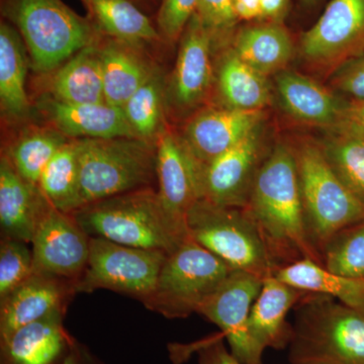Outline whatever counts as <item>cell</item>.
<instances>
[{"instance_id": "ac0fdd59", "label": "cell", "mask_w": 364, "mask_h": 364, "mask_svg": "<svg viewBox=\"0 0 364 364\" xmlns=\"http://www.w3.org/2000/svg\"><path fill=\"white\" fill-rule=\"evenodd\" d=\"M52 207L39 186L25 181L4 155L0 159L1 237L32 243L41 221Z\"/></svg>"}, {"instance_id": "5bb4252c", "label": "cell", "mask_w": 364, "mask_h": 364, "mask_svg": "<svg viewBox=\"0 0 364 364\" xmlns=\"http://www.w3.org/2000/svg\"><path fill=\"white\" fill-rule=\"evenodd\" d=\"M214 48L212 36L196 14L181 36L176 68L166 87L167 105L184 112L202 104L214 81Z\"/></svg>"}, {"instance_id": "d590c367", "label": "cell", "mask_w": 364, "mask_h": 364, "mask_svg": "<svg viewBox=\"0 0 364 364\" xmlns=\"http://www.w3.org/2000/svg\"><path fill=\"white\" fill-rule=\"evenodd\" d=\"M196 16L212 36L215 47L229 43L238 23L234 14L233 0H200Z\"/></svg>"}, {"instance_id": "f546056e", "label": "cell", "mask_w": 364, "mask_h": 364, "mask_svg": "<svg viewBox=\"0 0 364 364\" xmlns=\"http://www.w3.org/2000/svg\"><path fill=\"white\" fill-rule=\"evenodd\" d=\"M166 107V85L157 67L122 109L136 138L156 145L158 139L167 130Z\"/></svg>"}, {"instance_id": "277c9868", "label": "cell", "mask_w": 364, "mask_h": 364, "mask_svg": "<svg viewBox=\"0 0 364 364\" xmlns=\"http://www.w3.org/2000/svg\"><path fill=\"white\" fill-rule=\"evenodd\" d=\"M77 140L80 208L157 182L155 144L127 136Z\"/></svg>"}, {"instance_id": "7c38bea8", "label": "cell", "mask_w": 364, "mask_h": 364, "mask_svg": "<svg viewBox=\"0 0 364 364\" xmlns=\"http://www.w3.org/2000/svg\"><path fill=\"white\" fill-rule=\"evenodd\" d=\"M364 50V0H332L303 33V56L318 65L344 63Z\"/></svg>"}, {"instance_id": "f6af8a7d", "label": "cell", "mask_w": 364, "mask_h": 364, "mask_svg": "<svg viewBox=\"0 0 364 364\" xmlns=\"http://www.w3.org/2000/svg\"><path fill=\"white\" fill-rule=\"evenodd\" d=\"M86 1V4H88V1H90V0H85Z\"/></svg>"}, {"instance_id": "d6986e66", "label": "cell", "mask_w": 364, "mask_h": 364, "mask_svg": "<svg viewBox=\"0 0 364 364\" xmlns=\"http://www.w3.org/2000/svg\"><path fill=\"white\" fill-rule=\"evenodd\" d=\"M275 83L282 107L301 123L332 129L349 119L351 105L313 79L282 70Z\"/></svg>"}, {"instance_id": "4dcf8cb0", "label": "cell", "mask_w": 364, "mask_h": 364, "mask_svg": "<svg viewBox=\"0 0 364 364\" xmlns=\"http://www.w3.org/2000/svg\"><path fill=\"white\" fill-rule=\"evenodd\" d=\"M39 188L60 212L73 214L80 208L77 139H71L52 158L41 176Z\"/></svg>"}, {"instance_id": "8d00e7d4", "label": "cell", "mask_w": 364, "mask_h": 364, "mask_svg": "<svg viewBox=\"0 0 364 364\" xmlns=\"http://www.w3.org/2000/svg\"><path fill=\"white\" fill-rule=\"evenodd\" d=\"M200 0H161L157 16L158 32L168 42L181 38L193 16L198 11Z\"/></svg>"}, {"instance_id": "d6a6232c", "label": "cell", "mask_w": 364, "mask_h": 364, "mask_svg": "<svg viewBox=\"0 0 364 364\" xmlns=\"http://www.w3.org/2000/svg\"><path fill=\"white\" fill-rule=\"evenodd\" d=\"M70 140L56 129L37 128L16 139L2 155L25 181L39 186L47 165Z\"/></svg>"}, {"instance_id": "8fae6325", "label": "cell", "mask_w": 364, "mask_h": 364, "mask_svg": "<svg viewBox=\"0 0 364 364\" xmlns=\"http://www.w3.org/2000/svg\"><path fill=\"white\" fill-rule=\"evenodd\" d=\"M90 240L73 215L50 207L31 243L33 272L76 284L87 267Z\"/></svg>"}, {"instance_id": "e575fe53", "label": "cell", "mask_w": 364, "mask_h": 364, "mask_svg": "<svg viewBox=\"0 0 364 364\" xmlns=\"http://www.w3.org/2000/svg\"><path fill=\"white\" fill-rule=\"evenodd\" d=\"M33 273V250L26 242L1 237L0 242V301L13 293Z\"/></svg>"}, {"instance_id": "603a6c76", "label": "cell", "mask_w": 364, "mask_h": 364, "mask_svg": "<svg viewBox=\"0 0 364 364\" xmlns=\"http://www.w3.org/2000/svg\"><path fill=\"white\" fill-rule=\"evenodd\" d=\"M105 102L123 109L126 102L152 75L157 66L141 50V45L117 39L100 43Z\"/></svg>"}, {"instance_id": "83f0119b", "label": "cell", "mask_w": 364, "mask_h": 364, "mask_svg": "<svg viewBox=\"0 0 364 364\" xmlns=\"http://www.w3.org/2000/svg\"><path fill=\"white\" fill-rule=\"evenodd\" d=\"M218 86L225 107L231 109L263 112L272 102L267 76L242 61L233 49L228 50L221 60Z\"/></svg>"}, {"instance_id": "f1b7e54d", "label": "cell", "mask_w": 364, "mask_h": 364, "mask_svg": "<svg viewBox=\"0 0 364 364\" xmlns=\"http://www.w3.org/2000/svg\"><path fill=\"white\" fill-rule=\"evenodd\" d=\"M321 150L342 183L364 205V130L347 119L331 129Z\"/></svg>"}, {"instance_id": "836d02e7", "label": "cell", "mask_w": 364, "mask_h": 364, "mask_svg": "<svg viewBox=\"0 0 364 364\" xmlns=\"http://www.w3.org/2000/svg\"><path fill=\"white\" fill-rule=\"evenodd\" d=\"M322 267L335 274L364 277V222L330 239L323 249Z\"/></svg>"}, {"instance_id": "7402d4cb", "label": "cell", "mask_w": 364, "mask_h": 364, "mask_svg": "<svg viewBox=\"0 0 364 364\" xmlns=\"http://www.w3.org/2000/svg\"><path fill=\"white\" fill-rule=\"evenodd\" d=\"M306 294L308 291L289 286L274 274L263 279L249 316L251 336L261 348H287L293 334V325L287 321V313Z\"/></svg>"}, {"instance_id": "44dd1931", "label": "cell", "mask_w": 364, "mask_h": 364, "mask_svg": "<svg viewBox=\"0 0 364 364\" xmlns=\"http://www.w3.org/2000/svg\"><path fill=\"white\" fill-rule=\"evenodd\" d=\"M39 107L53 128L68 139L136 138L123 109L107 102L68 105L48 97Z\"/></svg>"}, {"instance_id": "1f68e13d", "label": "cell", "mask_w": 364, "mask_h": 364, "mask_svg": "<svg viewBox=\"0 0 364 364\" xmlns=\"http://www.w3.org/2000/svg\"><path fill=\"white\" fill-rule=\"evenodd\" d=\"M87 6L100 30L112 39L135 45L161 39L158 28L130 0H90Z\"/></svg>"}, {"instance_id": "b9f144b4", "label": "cell", "mask_w": 364, "mask_h": 364, "mask_svg": "<svg viewBox=\"0 0 364 364\" xmlns=\"http://www.w3.org/2000/svg\"><path fill=\"white\" fill-rule=\"evenodd\" d=\"M60 364H104L85 346L74 341L63 361Z\"/></svg>"}, {"instance_id": "cb8c5ba5", "label": "cell", "mask_w": 364, "mask_h": 364, "mask_svg": "<svg viewBox=\"0 0 364 364\" xmlns=\"http://www.w3.org/2000/svg\"><path fill=\"white\" fill-rule=\"evenodd\" d=\"M48 90L53 100L68 105L105 102L98 41L52 72Z\"/></svg>"}, {"instance_id": "3957f363", "label": "cell", "mask_w": 364, "mask_h": 364, "mask_svg": "<svg viewBox=\"0 0 364 364\" xmlns=\"http://www.w3.org/2000/svg\"><path fill=\"white\" fill-rule=\"evenodd\" d=\"M291 364H364V313L325 294L308 293L294 306Z\"/></svg>"}, {"instance_id": "7bdbcfd3", "label": "cell", "mask_w": 364, "mask_h": 364, "mask_svg": "<svg viewBox=\"0 0 364 364\" xmlns=\"http://www.w3.org/2000/svg\"><path fill=\"white\" fill-rule=\"evenodd\" d=\"M349 119L364 130V102H358V105H351Z\"/></svg>"}, {"instance_id": "d4e9b609", "label": "cell", "mask_w": 364, "mask_h": 364, "mask_svg": "<svg viewBox=\"0 0 364 364\" xmlns=\"http://www.w3.org/2000/svg\"><path fill=\"white\" fill-rule=\"evenodd\" d=\"M25 42L16 28L0 25V107L7 119L20 121L30 114L26 90L30 57Z\"/></svg>"}, {"instance_id": "ffe728a7", "label": "cell", "mask_w": 364, "mask_h": 364, "mask_svg": "<svg viewBox=\"0 0 364 364\" xmlns=\"http://www.w3.org/2000/svg\"><path fill=\"white\" fill-rule=\"evenodd\" d=\"M66 313H53L0 340V364L61 363L75 339L63 325Z\"/></svg>"}, {"instance_id": "4316f807", "label": "cell", "mask_w": 364, "mask_h": 364, "mask_svg": "<svg viewBox=\"0 0 364 364\" xmlns=\"http://www.w3.org/2000/svg\"><path fill=\"white\" fill-rule=\"evenodd\" d=\"M277 279L308 293L325 294L345 306L364 313V277L335 274L311 259L279 268Z\"/></svg>"}, {"instance_id": "9a60e30c", "label": "cell", "mask_w": 364, "mask_h": 364, "mask_svg": "<svg viewBox=\"0 0 364 364\" xmlns=\"http://www.w3.org/2000/svg\"><path fill=\"white\" fill-rule=\"evenodd\" d=\"M156 151L158 195L167 212L188 226L189 210L203 198L205 165L191 154L181 136L168 129L158 139Z\"/></svg>"}, {"instance_id": "ba28073f", "label": "cell", "mask_w": 364, "mask_h": 364, "mask_svg": "<svg viewBox=\"0 0 364 364\" xmlns=\"http://www.w3.org/2000/svg\"><path fill=\"white\" fill-rule=\"evenodd\" d=\"M231 272L226 263L189 238L167 254L154 291L144 306L167 318L198 314Z\"/></svg>"}, {"instance_id": "7a4b0ae2", "label": "cell", "mask_w": 364, "mask_h": 364, "mask_svg": "<svg viewBox=\"0 0 364 364\" xmlns=\"http://www.w3.org/2000/svg\"><path fill=\"white\" fill-rule=\"evenodd\" d=\"M72 215L90 237L130 247L169 254L191 238L188 226L167 212L154 188L98 200Z\"/></svg>"}, {"instance_id": "30bf717a", "label": "cell", "mask_w": 364, "mask_h": 364, "mask_svg": "<svg viewBox=\"0 0 364 364\" xmlns=\"http://www.w3.org/2000/svg\"><path fill=\"white\" fill-rule=\"evenodd\" d=\"M263 279L252 273L232 270L198 311L220 328L230 351L243 364H262L265 350L251 336L249 316Z\"/></svg>"}, {"instance_id": "6da1fadb", "label": "cell", "mask_w": 364, "mask_h": 364, "mask_svg": "<svg viewBox=\"0 0 364 364\" xmlns=\"http://www.w3.org/2000/svg\"><path fill=\"white\" fill-rule=\"evenodd\" d=\"M246 212L279 268L303 259L322 265L306 235L296 155L279 143L256 176Z\"/></svg>"}, {"instance_id": "f35d334b", "label": "cell", "mask_w": 364, "mask_h": 364, "mask_svg": "<svg viewBox=\"0 0 364 364\" xmlns=\"http://www.w3.org/2000/svg\"><path fill=\"white\" fill-rule=\"evenodd\" d=\"M224 335H214L196 344L198 364H243L225 345Z\"/></svg>"}, {"instance_id": "52a82bcc", "label": "cell", "mask_w": 364, "mask_h": 364, "mask_svg": "<svg viewBox=\"0 0 364 364\" xmlns=\"http://www.w3.org/2000/svg\"><path fill=\"white\" fill-rule=\"evenodd\" d=\"M186 223L189 237L232 270L265 279L279 269L245 208L200 198L189 210Z\"/></svg>"}, {"instance_id": "60d3db41", "label": "cell", "mask_w": 364, "mask_h": 364, "mask_svg": "<svg viewBox=\"0 0 364 364\" xmlns=\"http://www.w3.org/2000/svg\"><path fill=\"white\" fill-rule=\"evenodd\" d=\"M233 9L238 21L260 20L261 0H233Z\"/></svg>"}, {"instance_id": "e0dca14e", "label": "cell", "mask_w": 364, "mask_h": 364, "mask_svg": "<svg viewBox=\"0 0 364 364\" xmlns=\"http://www.w3.org/2000/svg\"><path fill=\"white\" fill-rule=\"evenodd\" d=\"M74 294V282L33 272L30 279L0 301V340L53 313H66Z\"/></svg>"}, {"instance_id": "5b68a950", "label": "cell", "mask_w": 364, "mask_h": 364, "mask_svg": "<svg viewBox=\"0 0 364 364\" xmlns=\"http://www.w3.org/2000/svg\"><path fill=\"white\" fill-rule=\"evenodd\" d=\"M4 11L20 32L38 73H52L98 41L91 23L62 0H6Z\"/></svg>"}, {"instance_id": "ee69618b", "label": "cell", "mask_w": 364, "mask_h": 364, "mask_svg": "<svg viewBox=\"0 0 364 364\" xmlns=\"http://www.w3.org/2000/svg\"><path fill=\"white\" fill-rule=\"evenodd\" d=\"M304 2V4L306 6H314V4H317L318 0H301Z\"/></svg>"}, {"instance_id": "2e32d148", "label": "cell", "mask_w": 364, "mask_h": 364, "mask_svg": "<svg viewBox=\"0 0 364 364\" xmlns=\"http://www.w3.org/2000/svg\"><path fill=\"white\" fill-rule=\"evenodd\" d=\"M263 123V112L205 107L191 117L181 136L203 165L221 156Z\"/></svg>"}, {"instance_id": "4fadbf2b", "label": "cell", "mask_w": 364, "mask_h": 364, "mask_svg": "<svg viewBox=\"0 0 364 364\" xmlns=\"http://www.w3.org/2000/svg\"><path fill=\"white\" fill-rule=\"evenodd\" d=\"M262 124L203 167V198L226 207L245 208L256 176L267 159Z\"/></svg>"}, {"instance_id": "484cf974", "label": "cell", "mask_w": 364, "mask_h": 364, "mask_svg": "<svg viewBox=\"0 0 364 364\" xmlns=\"http://www.w3.org/2000/svg\"><path fill=\"white\" fill-rule=\"evenodd\" d=\"M232 49L264 76L284 70L294 53L291 36L277 23L244 26L234 36Z\"/></svg>"}, {"instance_id": "ab89813d", "label": "cell", "mask_w": 364, "mask_h": 364, "mask_svg": "<svg viewBox=\"0 0 364 364\" xmlns=\"http://www.w3.org/2000/svg\"><path fill=\"white\" fill-rule=\"evenodd\" d=\"M289 2V0H261L260 21L280 23L286 16Z\"/></svg>"}, {"instance_id": "9c48e42d", "label": "cell", "mask_w": 364, "mask_h": 364, "mask_svg": "<svg viewBox=\"0 0 364 364\" xmlns=\"http://www.w3.org/2000/svg\"><path fill=\"white\" fill-rule=\"evenodd\" d=\"M167 253L130 247L91 237L87 267L75 284L76 294L109 289L145 304L154 291Z\"/></svg>"}, {"instance_id": "74e56055", "label": "cell", "mask_w": 364, "mask_h": 364, "mask_svg": "<svg viewBox=\"0 0 364 364\" xmlns=\"http://www.w3.org/2000/svg\"><path fill=\"white\" fill-rule=\"evenodd\" d=\"M333 83L342 92L364 102V50L342 64Z\"/></svg>"}, {"instance_id": "8992f818", "label": "cell", "mask_w": 364, "mask_h": 364, "mask_svg": "<svg viewBox=\"0 0 364 364\" xmlns=\"http://www.w3.org/2000/svg\"><path fill=\"white\" fill-rule=\"evenodd\" d=\"M294 155L306 235L322 263L323 249L334 235L364 222V205L335 174L317 144L303 143Z\"/></svg>"}]
</instances>
